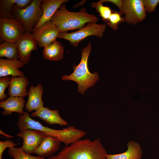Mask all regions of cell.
Segmentation results:
<instances>
[{
    "label": "cell",
    "instance_id": "obj_1",
    "mask_svg": "<svg viewBox=\"0 0 159 159\" xmlns=\"http://www.w3.org/2000/svg\"><path fill=\"white\" fill-rule=\"evenodd\" d=\"M20 131L30 129L39 130L47 135L57 138L66 146L80 139L86 134L85 132L77 129L74 126L62 130L52 129L43 126L39 121L32 119L28 112L19 114L17 124Z\"/></svg>",
    "mask_w": 159,
    "mask_h": 159
},
{
    "label": "cell",
    "instance_id": "obj_2",
    "mask_svg": "<svg viewBox=\"0 0 159 159\" xmlns=\"http://www.w3.org/2000/svg\"><path fill=\"white\" fill-rule=\"evenodd\" d=\"M107 153L100 138L93 140L85 138L66 146L57 155L66 159H107Z\"/></svg>",
    "mask_w": 159,
    "mask_h": 159
},
{
    "label": "cell",
    "instance_id": "obj_3",
    "mask_svg": "<svg viewBox=\"0 0 159 159\" xmlns=\"http://www.w3.org/2000/svg\"><path fill=\"white\" fill-rule=\"evenodd\" d=\"M98 18L94 14L87 12L85 8L78 12L68 10L65 3L62 4L52 18V21L60 32L80 29L90 22H97Z\"/></svg>",
    "mask_w": 159,
    "mask_h": 159
},
{
    "label": "cell",
    "instance_id": "obj_4",
    "mask_svg": "<svg viewBox=\"0 0 159 159\" xmlns=\"http://www.w3.org/2000/svg\"><path fill=\"white\" fill-rule=\"evenodd\" d=\"M92 49L91 43L89 42L87 46L81 51V58L79 64L73 67L74 72L69 75L62 76V80H72L78 84L77 90L81 94L90 87L93 86L99 80L98 73H92L89 71L88 67V60Z\"/></svg>",
    "mask_w": 159,
    "mask_h": 159
},
{
    "label": "cell",
    "instance_id": "obj_5",
    "mask_svg": "<svg viewBox=\"0 0 159 159\" xmlns=\"http://www.w3.org/2000/svg\"><path fill=\"white\" fill-rule=\"evenodd\" d=\"M43 0H32L30 5L26 8L21 9L14 4L12 9L14 18L23 26L25 32L31 33L38 23L42 14L40 7Z\"/></svg>",
    "mask_w": 159,
    "mask_h": 159
},
{
    "label": "cell",
    "instance_id": "obj_6",
    "mask_svg": "<svg viewBox=\"0 0 159 159\" xmlns=\"http://www.w3.org/2000/svg\"><path fill=\"white\" fill-rule=\"evenodd\" d=\"M106 29V25L105 24H98L96 22H90L76 31L70 33L60 32L58 38L68 40L72 45L77 47L81 41L89 36H95L99 38L102 37Z\"/></svg>",
    "mask_w": 159,
    "mask_h": 159
},
{
    "label": "cell",
    "instance_id": "obj_7",
    "mask_svg": "<svg viewBox=\"0 0 159 159\" xmlns=\"http://www.w3.org/2000/svg\"><path fill=\"white\" fill-rule=\"evenodd\" d=\"M25 32L23 26L16 19L0 18L1 42L16 43Z\"/></svg>",
    "mask_w": 159,
    "mask_h": 159
},
{
    "label": "cell",
    "instance_id": "obj_8",
    "mask_svg": "<svg viewBox=\"0 0 159 159\" xmlns=\"http://www.w3.org/2000/svg\"><path fill=\"white\" fill-rule=\"evenodd\" d=\"M51 21L43 24L32 32L31 34L40 47H44L56 40L60 33Z\"/></svg>",
    "mask_w": 159,
    "mask_h": 159
},
{
    "label": "cell",
    "instance_id": "obj_9",
    "mask_svg": "<svg viewBox=\"0 0 159 159\" xmlns=\"http://www.w3.org/2000/svg\"><path fill=\"white\" fill-rule=\"evenodd\" d=\"M125 21L135 25L143 21L146 14L142 0H123Z\"/></svg>",
    "mask_w": 159,
    "mask_h": 159
},
{
    "label": "cell",
    "instance_id": "obj_10",
    "mask_svg": "<svg viewBox=\"0 0 159 159\" xmlns=\"http://www.w3.org/2000/svg\"><path fill=\"white\" fill-rule=\"evenodd\" d=\"M47 135L42 132L30 129L21 130L16 135L23 139L21 147L24 151L29 154L35 153Z\"/></svg>",
    "mask_w": 159,
    "mask_h": 159
},
{
    "label": "cell",
    "instance_id": "obj_11",
    "mask_svg": "<svg viewBox=\"0 0 159 159\" xmlns=\"http://www.w3.org/2000/svg\"><path fill=\"white\" fill-rule=\"evenodd\" d=\"M19 54V60L24 64L31 60V52L37 49V44L31 33L25 32L16 42Z\"/></svg>",
    "mask_w": 159,
    "mask_h": 159
},
{
    "label": "cell",
    "instance_id": "obj_12",
    "mask_svg": "<svg viewBox=\"0 0 159 159\" xmlns=\"http://www.w3.org/2000/svg\"><path fill=\"white\" fill-rule=\"evenodd\" d=\"M31 117L39 118L50 125L57 124L61 126H66L68 125L67 122L60 116L58 110H52L48 107H42L32 113Z\"/></svg>",
    "mask_w": 159,
    "mask_h": 159
},
{
    "label": "cell",
    "instance_id": "obj_13",
    "mask_svg": "<svg viewBox=\"0 0 159 159\" xmlns=\"http://www.w3.org/2000/svg\"><path fill=\"white\" fill-rule=\"evenodd\" d=\"M68 0H43L40 5L42 11V16L33 31L45 23L51 21L52 17L61 5Z\"/></svg>",
    "mask_w": 159,
    "mask_h": 159
},
{
    "label": "cell",
    "instance_id": "obj_14",
    "mask_svg": "<svg viewBox=\"0 0 159 159\" xmlns=\"http://www.w3.org/2000/svg\"><path fill=\"white\" fill-rule=\"evenodd\" d=\"M43 92L44 88L41 83L35 86L31 85L29 90L27 101L25 105L27 112L36 111L44 106L42 100Z\"/></svg>",
    "mask_w": 159,
    "mask_h": 159
},
{
    "label": "cell",
    "instance_id": "obj_15",
    "mask_svg": "<svg viewBox=\"0 0 159 159\" xmlns=\"http://www.w3.org/2000/svg\"><path fill=\"white\" fill-rule=\"evenodd\" d=\"M24 64L18 59H0V77L11 75V77H23L24 74L19 69Z\"/></svg>",
    "mask_w": 159,
    "mask_h": 159
},
{
    "label": "cell",
    "instance_id": "obj_16",
    "mask_svg": "<svg viewBox=\"0 0 159 159\" xmlns=\"http://www.w3.org/2000/svg\"><path fill=\"white\" fill-rule=\"evenodd\" d=\"M29 83L28 78L23 77H11L8 87V95L24 97L28 95L27 87Z\"/></svg>",
    "mask_w": 159,
    "mask_h": 159
},
{
    "label": "cell",
    "instance_id": "obj_17",
    "mask_svg": "<svg viewBox=\"0 0 159 159\" xmlns=\"http://www.w3.org/2000/svg\"><path fill=\"white\" fill-rule=\"evenodd\" d=\"M25 102L23 97L10 96L0 103V107L4 109L2 113L4 116L11 115L14 112L23 114Z\"/></svg>",
    "mask_w": 159,
    "mask_h": 159
},
{
    "label": "cell",
    "instance_id": "obj_18",
    "mask_svg": "<svg viewBox=\"0 0 159 159\" xmlns=\"http://www.w3.org/2000/svg\"><path fill=\"white\" fill-rule=\"evenodd\" d=\"M61 142V140L57 138L47 135L34 153L39 157L49 156L59 149Z\"/></svg>",
    "mask_w": 159,
    "mask_h": 159
},
{
    "label": "cell",
    "instance_id": "obj_19",
    "mask_svg": "<svg viewBox=\"0 0 159 159\" xmlns=\"http://www.w3.org/2000/svg\"><path fill=\"white\" fill-rule=\"evenodd\" d=\"M127 149L122 153L116 154L105 155L107 159H141L142 151L140 145L135 141L131 140L127 144Z\"/></svg>",
    "mask_w": 159,
    "mask_h": 159
},
{
    "label": "cell",
    "instance_id": "obj_20",
    "mask_svg": "<svg viewBox=\"0 0 159 159\" xmlns=\"http://www.w3.org/2000/svg\"><path fill=\"white\" fill-rule=\"evenodd\" d=\"M64 53V47L61 43L56 40L44 47L42 55L47 60L58 61L63 59Z\"/></svg>",
    "mask_w": 159,
    "mask_h": 159
},
{
    "label": "cell",
    "instance_id": "obj_21",
    "mask_svg": "<svg viewBox=\"0 0 159 159\" xmlns=\"http://www.w3.org/2000/svg\"><path fill=\"white\" fill-rule=\"evenodd\" d=\"M0 57L13 60L19 59L16 43L4 42L0 44Z\"/></svg>",
    "mask_w": 159,
    "mask_h": 159
},
{
    "label": "cell",
    "instance_id": "obj_22",
    "mask_svg": "<svg viewBox=\"0 0 159 159\" xmlns=\"http://www.w3.org/2000/svg\"><path fill=\"white\" fill-rule=\"evenodd\" d=\"M16 1V0H0V18H14L12 9Z\"/></svg>",
    "mask_w": 159,
    "mask_h": 159
},
{
    "label": "cell",
    "instance_id": "obj_23",
    "mask_svg": "<svg viewBox=\"0 0 159 159\" xmlns=\"http://www.w3.org/2000/svg\"><path fill=\"white\" fill-rule=\"evenodd\" d=\"M9 155L14 159H44V157L32 156L26 153L22 147H13L8 149Z\"/></svg>",
    "mask_w": 159,
    "mask_h": 159
},
{
    "label": "cell",
    "instance_id": "obj_24",
    "mask_svg": "<svg viewBox=\"0 0 159 159\" xmlns=\"http://www.w3.org/2000/svg\"><path fill=\"white\" fill-rule=\"evenodd\" d=\"M99 1L96 2L92 3L91 6L92 7L95 8L96 9L102 20L107 23L112 12L110 7L104 6Z\"/></svg>",
    "mask_w": 159,
    "mask_h": 159
},
{
    "label": "cell",
    "instance_id": "obj_25",
    "mask_svg": "<svg viewBox=\"0 0 159 159\" xmlns=\"http://www.w3.org/2000/svg\"><path fill=\"white\" fill-rule=\"evenodd\" d=\"M125 21L124 17L121 16L119 12H112L107 22L110 27L113 30H117L120 23Z\"/></svg>",
    "mask_w": 159,
    "mask_h": 159
},
{
    "label": "cell",
    "instance_id": "obj_26",
    "mask_svg": "<svg viewBox=\"0 0 159 159\" xmlns=\"http://www.w3.org/2000/svg\"><path fill=\"white\" fill-rule=\"evenodd\" d=\"M11 77L10 76L0 77V102L5 100L7 96L5 93L7 87H8L10 83Z\"/></svg>",
    "mask_w": 159,
    "mask_h": 159
},
{
    "label": "cell",
    "instance_id": "obj_27",
    "mask_svg": "<svg viewBox=\"0 0 159 159\" xmlns=\"http://www.w3.org/2000/svg\"><path fill=\"white\" fill-rule=\"evenodd\" d=\"M146 12L152 13L155 10L159 0H142Z\"/></svg>",
    "mask_w": 159,
    "mask_h": 159
},
{
    "label": "cell",
    "instance_id": "obj_28",
    "mask_svg": "<svg viewBox=\"0 0 159 159\" xmlns=\"http://www.w3.org/2000/svg\"><path fill=\"white\" fill-rule=\"evenodd\" d=\"M19 144L7 140L4 141H0V159H2V154L5 149L7 148L15 147Z\"/></svg>",
    "mask_w": 159,
    "mask_h": 159
},
{
    "label": "cell",
    "instance_id": "obj_29",
    "mask_svg": "<svg viewBox=\"0 0 159 159\" xmlns=\"http://www.w3.org/2000/svg\"><path fill=\"white\" fill-rule=\"evenodd\" d=\"M100 1L102 3L105 2L112 3L118 8L119 10V13L120 15H122L124 14L123 0H100Z\"/></svg>",
    "mask_w": 159,
    "mask_h": 159
},
{
    "label": "cell",
    "instance_id": "obj_30",
    "mask_svg": "<svg viewBox=\"0 0 159 159\" xmlns=\"http://www.w3.org/2000/svg\"><path fill=\"white\" fill-rule=\"evenodd\" d=\"M32 0H16L15 5L19 9H24L31 4Z\"/></svg>",
    "mask_w": 159,
    "mask_h": 159
},
{
    "label": "cell",
    "instance_id": "obj_31",
    "mask_svg": "<svg viewBox=\"0 0 159 159\" xmlns=\"http://www.w3.org/2000/svg\"><path fill=\"white\" fill-rule=\"evenodd\" d=\"M0 134L1 135H3L5 137L8 138H13L14 137L12 136L8 135L4 132L1 129L0 130Z\"/></svg>",
    "mask_w": 159,
    "mask_h": 159
},
{
    "label": "cell",
    "instance_id": "obj_32",
    "mask_svg": "<svg viewBox=\"0 0 159 159\" xmlns=\"http://www.w3.org/2000/svg\"><path fill=\"white\" fill-rule=\"evenodd\" d=\"M47 159H66L59 156L58 155H53L48 158Z\"/></svg>",
    "mask_w": 159,
    "mask_h": 159
}]
</instances>
